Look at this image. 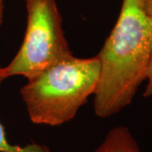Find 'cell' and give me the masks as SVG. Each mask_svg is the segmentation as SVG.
<instances>
[{"label":"cell","instance_id":"6da1fadb","mask_svg":"<svg viewBox=\"0 0 152 152\" xmlns=\"http://www.w3.org/2000/svg\"><path fill=\"white\" fill-rule=\"evenodd\" d=\"M152 56V20L142 0H123L119 16L97 58L99 80L94 112L101 118L118 113L146 80Z\"/></svg>","mask_w":152,"mask_h":152},{"label":"cell","instance_id":"3957f363","mask_svg":"<svg viewBox=\"0 0 152 152\" xmlns=\"http://www.w3.org/2000/svg\"><path fill=\"white\" fill-rule=\"evenodd\" d=\"M27 13L24 40L10 63L0 68L3 80L22 75L28 80L73 56L54 0H24Z\"/></svg>","mask_w":152,"mask_h":152},{"label":"cell","instance_id":"5b68a950","mask_svg":"<svg viewBox=\"0 0 152 152\" xmlns=\"http://www.w3.org/2000/svg\"><path fill=\"white\" fill-rule=\"evenodd\" d=\"M3 80L0 76V84ZM0 152H51V151L47 145L37 143H31L24 146L11 145L6 138L4 126L0 123Z\"/></svg>","mask_w":152,"mask_h":152},{"label":"cell","instance_id":"8992f818","mask_svg":"<svg viewBox=\"0 0 152 152\" xmlns=\"http://www.w3.org/2000/svg\"><path fill=\"white\" fill-rule=\"evenodd\" d=\"M146 88L144 92V96L145 97H151L152 96V56L151 59V63H150V66H149V69H148V73H147L146 77Z\"/></svg>","mask_w":152,"mask_h":152},{"label":"cell","instance_id":"52a82bcc","mask_svg":"<svg viewBox=\"0 0 152 152\" xmlns=\"http://www.w3.org/2000/svg\"><path fill=\"white\" fill-rule=\"evenodd\" d=\"M144 8L146 11L147 15L151 18L152 20V0H142Z\"/></svg>","mask_w":152,"mask_h":152},{"label":"cell","instance_id":"9c48e42d","mask_svg":"<svg viewBox=\"0 0 152 152\" xmlns=\"http://www.w3.org/2000/svg\"><path fill=\"white\" fill-rule=\"evenodd\" d=\"M1 2H4V0H0V3H1Z\"/></svg>","mask_w":152,"mask_h":152},{"label":"cell","instance_id":"277c9868","mask_svg":"<svg viewBox=\"0 0 152 152\" xmlns=\"http://www.w3.org/2000/svg\"><path fill=\"white\" fill-rule=\"evenodd\" d=\"M95 152H141L134 136L125 126L112 129Z\"/></svg>","mask_w":152,"mask_h":152},{"label":"cell","instance_id":"ba28073f","mask_svg":"<svg viewBox=\"0 0 152 152\" xmlns=\"http://www.w3.org/2000/svg\"><path fill=\"white\" fill-rule=\"evenodd\" d=\"M4 2L0 3V26L3 22V19H4Z\"/></svg>","mask_w":152,"mask_h":152},{"label":"cell","instance_id":"7a4b0ae2","mask_svg":"<svg viewBox=\"0 0 152 152\" xmlns=\"http://www.w3.org/2000/svg\"><path fill=\"white\" fill-rule=\"evenodd\" d=\"M100 74L97 56H71L31 80L20 89L31 121L59 126L73 119L94 95Z\"/></svg>","mask_w":152,"mask_h":152}]
</instances>
